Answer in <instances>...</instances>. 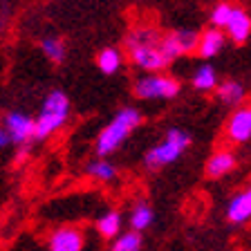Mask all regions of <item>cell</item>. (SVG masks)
I'll list each match as a JSON object with an SVG mask.
<instances>
[{"instance_id":"obj_1","label":"cell","mask_w":251,"mask_h":251,"mask_svg":"<svg viewBox=\"0 0 251 251\" xmlns=\"http://www.w3.org/2000/svg\"><path fill=\"white\" fill-rule=\"evenodd\" d=\"M126 52L137 68L151 74H162V70L173 63V58L164 50V34L148 25L130 29V34L126 36Z\"/></svg>"},{"instance_id":"obj_2","label":"cell","mask_w":251,"mask_h":251,"mask_svg":"<svg viewBox=\"0 0 251 251\" xmlns=\"http://www.w3.org/2000/svg\"><path fill=\"white\" fill-rule=\"evenodd\" d=\"M139 124H141V112L137 108L119 110V112L110 119V124L99 132V137H97V144H94L97 155L103 157V159L108 155H112Z\"/></svg>"},{"instance_id":"obj_3","label":"cell","mask_w":251,"mask_h":251,"mask_svg":"<svg viewBox=\"0 0 251 251\" xmlns=\"http://www.w3.org/2000/svg\"><path fill=\"white\" fill-rule=\"evenodd\" d=\"M70 115V99L63 90H52L45 97L41 108V115L36 117V130H34V139L43 141L47 137H52L63 124L68 121Z\"/></svg>"},{"instance_id":"obj_4","label":"cell","mask_w":251,"mask_h":251,"mask_svg":"<svg viewBox=\"0 0 251 251\" xmlns=\"http://www.w3.org/2000/svg\"><path fill=\"white\" fill-rule=\"evenodd\" d=\"M188 146H191V135L179 130V128H171L162 144L152 146L151 151L146 152L144 164H146V168H151V171L164 168V166H168V164H173L175 159H179Z\"/></svg>"},{"instance_id":"obj_5","label":"cell","mask_w":251,"mask_h":251,"mask_svg":"<svg viewBox=\"0 0 251 251\" xmlns=\"http://www.w3.org/2000/svg\"><path fill=\"white\" fill-rule=\"evenodd\" d=\"M179 94V81L168 74H144L135 81V97L137 99H173Z\"/></svg>"},{"instance_id":"obj_6","label":"cell","mask_w":251,"mask_h":251,"mask_svg":"<svg viewBox=\"0 0 251 251\" xmlns=\"http://www.w3.org/2000/svg\"><path fill=\"white\" fill-rule=\"evenodd\" d=\"M198 43L200 34L195 29H175L164 34V50L168 52V56L173 61L177 56H184V54L198 52Z\"/></svg>"},{"instance_id":"obj_7","label":"cell","mask_w":251,"mask_h":251,"mask_svg":"<svg viewBox=\"0 0 251 251\" xmlns=\"http://www.w3.org/2000/svg\"><path fill=\"white\" fill-rule=\"evenodd\" d=\"M85 235L78 226H58L47 238V251H83Z\"/></svg>"},{"instance_id":"obj_8","label":"cell","mask_w":251,"mask_h":251,"mask_svg":"<svg viewBox=\"0 0 251 251\" xmlns=\"http://www.w3.org/2000/svg\"><path fill=\"white\" fill-rule=\"evenodd\" d=\"M5 130L9 135L11 144L16 146H25L29 139H34V130H36V119L25 112H9L5 117Z\"/></svg>"},{"instance_id":"obj_9","label":"cell","mask_w":251,"mask_h":251,"mask_svg":"<svg viewBox=\"0 0 251 251\" xmlns=\"http://www.w3.org/2000/svg\"><path fill=\"white\" fill-rule=\"evenodd\" d=\"M226 137L233 144H245L251 139V105L233 110L226 121Z\"/></svg>"},{"instance_id":"obj_10","label":"cell","mask_w":251,"mask_h":251,"mask_svg":"<svg viewBox=\"0 0 251 251\" xmlns=\"http://www.w3.org/2000/svg\"><path fill=\"white\" fill-rule=\"evenodd\" d=\"M225 215L231 225H245V222H249L251 220V184L245 186L242 191H238L229 200Z\"/></svg>"},{"instance_id":"obj_11","label":"cell","mask_w":251,"mask_h":251,"mask_svg":"<svg viewBox=\"0 0 251 251\" xmlns=\"http://www.w3.org/2000/svg\"><path fill=\"white\" fill-rule=\"evenodd\" d=\"M235 166H238V157H235V152L218 151V152H213V155L206 159L204 171H206V177L209 179H220V177H225L226 173L233 171Z\"/></svg>"},{"instance_id":"obj_12","label":"cell","mask_w":251,"mask_h":251,"mask_svg":"<svg viewBox=\"0 0 251 251\" xmlns=\"http://www.w3.org/2000/svg\"><path fill=\"white\" fill-rule=\"evenodd\" d=\"M226 43V31L215 29V27H209L200 34V43H198V54L202 58H213L218 56L222 50H225Z\"/></svg>"},{"instance_id":"obj_13","label":"cell","mask_w":251,"mask_h":251,"mask_svg":"<svg viewBox=\"0 0 251 251\" xmlns=\"http://www.w3.org/2000/svg\"><path fill=\"white\" fill-rule=\"evenodd\" d=\"M251 34V16L247 14V9L235 5L233 16H231L229 25H226V36L233 43H245Z\"/></svg>"},{"instance_id":"obj_14","label":"cell","mask_w":251,"mask_h":251,"mask_svg":"<svg viewBox=\"0 0 251 251\" xmlns=\"http://www.w3.org/2000/svg\"><path fill=\"white\" fill-rule=\"evenodd\" d=\"M97 231L103 240H117L121 235V213L117 209H110L105 213H101V218L97 220Z\"/></svg>"},{"instance_id":"obj_15","label":"cell","mask_w":251,"mask_h":251,"mask_svg":"<svg viewBox=\"0 0 251 251\" xmlns=\"http://www.w3.org/2000/svg\"><path fill=\"white\" fill-rule=\"evenodd\" d=\"M152 220H155V213H152L151 204L144 202V200L135 202V206H132V211H130V226H132V231L144 233V231L152 225Z\"/></svg>"},{"instance_id":"obj_16","label":"cell","mask_w":251,"mask_h":251,"mask_svg":"<svg viewBox=\"0 0 251 251\" xmlns=\"http://www.w3.org/2000/svg\"><path fill=\"white\" fill-rule=\"evenodd\" d=\"M215 94L218 99L226 105H238L245 101V85L238 83V81H222V83L215 88Z\"/></svg>"},{"instance_id":"obj_17","label":"cell","mask_w":251,"mask_h":251,"mask_svg":"<svg viewBox=\"0 0 251 251\" xmlns=\"http://www.w3.org/2000/svg\"><path fill=\"white\" fill-rule=\"evenodd\" d=\"M85 175L97 179V182H112L117 177V166L108 159H103V157H99V159H92L85 166Z\"/></svg>"},{"instance_id":"obj_18","label":"cell","mask_w":251,"mask_h":251,"mask_svg":"<svg viewBox=\"0 0 251 251\" xmlns=\"http://www.w3.org/2000/svg\"><path fill=\"white\" fill-rule=\"evenodd\" d=\"M121 61H124V58H121V52L117 47H103L99 52V56H97V65H99V70L105 76L119 72Z\"/></svg>"},{"instance_id":"obj_19","label":"cell","mask_w":251,"mask_h":251,"mask_svg":"<svg viewBox=\"0 0 251 251\" xmlns=\"http://www.w3.org/2000/svg\"><path fill=\"white\" fill-rule=\"evenodd\" d=\"M191 83H193V88L202 90V92H209V90H215L218 88V74H215V70L211 68V65H200L198 70H195L193 78H191Z\"/></svg>"},{"instance_id":"obj_20","label":"cell","mask_w":251,"mask_h":251,"mask_svg":"<svg viewBox=\"0 0 251 251\" xmlns=\"http://www.w3.org/2000/svg\"><path fill=\"white\" fill-rule=\"evenodd\" d=\"M141 247H144V235L137 231H124L117 240H112L110 251H141Z\"/></svg>"},{"instance_id":"obj_21","label":"cell","mask_w":251,"mask_h":251,"mask_svg":"<svg viewBox=\"0 0 251 251\" xmlns=\"http://www.w3.org/2000/svg\"><path fill=\"white\" fill-rule=\"evenodd\" d=\"M233 7L231 2H218V5L211 9V27H215V29H226V25H229L231 16H233Z\"/></svg>"},{"instance_id":"obj_22","label":"cell","mask_w":251,"mask_h":251,"mask_svg":"<svg viewBox=\"0 0 251 251\" xmlns=\"http://www.w3.org/2000/svg\"><path fill=\"white\" fill-rule=\"evenodd\" d=\"M41 50L54 65H61V63L65 61V45H63V41H58V38H43Z\"/></svg>"},{"instance_id":"obj_23","label":"cell","mask_w":251,"mask_h":251,"mask_svg":"<svg viewBox=\"0 0 251 251\" xmlns=\"http://www.w3.org/2000/svg\"><path fill=\"white\" fill-rule=\"evenodd\" d=\"M27 157H29V144H25V146L18 148V155H16V159H18V162H25Z\"/></svg>"},{"instance_id":"obj_24","label":"cell","mask_w":251,"mask_h":251,"mask_svg":"<svg viewBox=\"0 0 251 251\" xmlns=\"http://www.w3.org/2000/svg\"><path fill=\"white\" fill-rule=\"evenodd\" d=\"M9 144H11V139H9V135H7V130L5 128H0V148L9 146Z\"/></svg>"}]
</instances>
